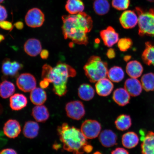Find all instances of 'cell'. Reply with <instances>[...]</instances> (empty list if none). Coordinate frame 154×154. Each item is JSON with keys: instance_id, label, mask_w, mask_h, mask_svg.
<instances>
[{"instance_id": "6da1fadb", "label": "cell", "mask_w": 154, "mask_h": 154, "mask_svg": "<svg viewBox=\"0 0 154 154\" xmlns=\"http://www.w3.org/2000/svg\"><path fill=\"white\" fill-rule=\"evenodd\" d=\"M63 33L65 39H69L79 45L88 43L87 35L93 27L91 17L84 12L63 15Z\"/></svg>"}, {"instance_id": "7a4b0ae2", "label": "cell", "mask_w": 154, "mask_h": 154, "mask_svg": "<svg viewBox=\"0 0 154 154\" xmlns=\"http://www.w3.org/2000/svg\"><path fill=\"white\" fill-rule=\"evenodd\" d=\"M76 75L75 70L66 63H57L54 67L45 64L43 65L42 79L47 78L53 85V91L60 97L64 96L67 91V84L68 79Z\"/></svg>"}, {"instance_id": "3957f363", "label": "cell", "mask_w": 154, "mask_h": 154, "mask_svg": "<svg viewBox=\"0 0 154 154\" xmlns=\"http://www.w3.org/2000/svg\"><path fill=\"white\" fill-rule=\"evenodd\" d=\"M57 132L63 149L73 154L84 153V146L88 142L80 130L64 123L57 127Z\"/></svg>"}, {"instance_id": "277c9868", "label": "cell", "mask_w": 154, "mask_h": 154, "mask_svg": "<svg viewBox=\"0 0 154 154\" xmlns=\"http://www.w3.org/2000/svg\"><path fill=\"white\" fill-rule=\"evenodd\" d=\"M84 69L86 76L92 83L106 78L108 72L107 63L97 56H92L89 58Z\"/></svg>"}, {"instance_id": "5b68a950", "label": "cell", "mask_w": 154, "mask_h": 154, "mask_svg": "<svg viewBox=\"0 0 154 154\" xmlns=\"http://www.w3.org/2000/svg\"><path fill=\"white\" fill-rule=\"evenodd\" d=\"M138 15V34L141 36H154V8L149 11L136 8Z\"/></svg>"}, {"instance_id": "8992f818", "label": "cell", "mask_w": 154, "mask_h": 154, "mask_svg": "<svg viewBox=\"0 0 154 154\" xmlns=\"http://www.w3.org/2000/svg\"><path fill=\"white\" fill-rule=\"evenodd\" d=\"M101 126L97 121L87 120L84 121L81 127V131L87 139H94L100 133Z\"/></svg>"}, {"instance_id": "52a82bcc", "label": "cell", "mask_w": 154, "mask_h": 154, "mask_svg": "<svg viewBox=\"0 0 154 154\" xmlns=\"http://www.w3.org/2000/svg\"><path fill=\"white\" fill-rule=\"evenodd\" d=\"M65 109L67 116L72 120H81L85 115L84 104L80 101L69 102L65 106Z\"/></svg>"}, {"instance_id": "ba28073f", "label": "cell", "mask_w": 154, "mask_h": 154, "mask_svg": "<svg viewBox=\"0 0 154 154\" xmlns=\"http://www.w3.org/2000/svg\"><path fill=\"white\" fill-rule=\"evenodd\" d=\"M25 22L30 27H40L45 21V15L41 10L33 8L29 10L25 17Z\"/></svg>"}, {"instance_id": "9c48e42d", "label": "cell", "mask_w": 154, "mask_h": 154, "mask_svg": "<svg viewBox=\"0 0 154 154\" xmlns=\"http://www.w3.org/2000/svg\"><path fill=\"white\" fill-rule=\"evenodd\" d=\"M16 84L19 89L25 92H31L36 88L35 77L29 73L21 74L17 79Z\"/></svg>"}, {"instance_id": "30bf717a", "label": "cell", "mask_w": 154, "mask_h": 154, "mask_svg": "<svg viewBox=\"0 0 154 154\" xmlns=\"http://www.w3.org/2000/svg\"><path fill=\"white\" fill-rule=\"evenodd\" d=\"M23 67V65L17 61L6 59L2 65V72L5 76L15 77L18 74L19 71Z\"/></svg>"}, {"instance_id": "8fae6325", "label": "cell", "mask_w": 154, "mask_h": 154, "mask_svg": "<svg viewBox=\"0 0 154 154\" xmlns=\"http://www.w3.org/2000/svg\"><path fill=\"white\" fill-rule=\"evenodd\" d=\"M140 133L142 141V154H154V133L149 131L145 134L142 131Z\"/></svg>"}, {"instance_id": "7c38bea8", "label": "cell", "mask_w": 154, "mask_h": 154, "mask_svg": "<svg viewBox=\"0 0 154 154\" xmlns=\"http://www.w3.org/2000/svg\"><path fill=\"white\" fill-rule=\"evenodd\" d=\"M100 36L104 44L108 47H112L114 44L118 43L119 40V34L116 32L115 29L111 26L101 31Z\"/></svg>"}, {"instance_id": "4fadbf2b", "label": "cell", "mask_w": 154, "mask_h": 154, "mask_svg": "<svg viewBox=\"0 0 154 154\" xmlns=\"http://www.w3.org/2000/svg\"><path fill=\"white\" fill-rule=\"evenodd\" d=\"M3 130L4 133L8 137L15 138L18 137L20 133V125L18 121L10 119L5 123Z\"/></svg>"}, {"instance_id": "5bb4252c", "label": "cell", "mask_w": 154, "mask_h": 154, "mask_svg": "<svg viewBox=\"0 0 154 154\" xmlns=\"http://www.w3.org/2000/svg\"><path fill=\"white\" fill-rule=\"evenodd\" d=\"M120 22L121 26L124 28L132 29L138 23V17L134 11H126L121 14Z\"/></svg>"}, {"instance_id": "9a60e30c", "label": "cell", "mask_w": 154, "mask_h": 154, "mask_svg": "<svg viewBox=\"0 0 154 154\" xmlns=\"http://www.w3.org/2000/svg\"><path fill=\"white\" fill-rule=\"evenodd\" d=\"M114 88L111 81L106 78L101 79L96 82L95 88L97 93L100 96L106 97L110 95Z\"/></svg>"}, {"instance_id": "2e32d148", "label": "cell", "mask_w": 154, "mask_h": 154, "mask_svg": "<svg viewBox=\"0 0 154 154\" xmlns=\"http://www.w3.org/2000/svg\"><path fill=\"white\" fill-rule=\"evenodd\" d=\"M99 140L102 146L105 147H110L116 145L117 136L112 131L105 130L100 134Z\"/></svg>"}, {"instance_id": "e0dca14e", "label": "cell", "mask_w": 154, "mask_h": 154, "mask_svg": "<svg viewBox=\"0 0 154 154\" xmlns=\"http://www.w3.org/2000/svg\"><path fill=\"white\" fill-rule=\"evenodd\" d=\"M24 48L25 52L32 57L36 56L42 51L41 43L39 40L35 38L27 40L24 44Z\"/></svg>"}, {"instance_id": "ac0fdd59", "label": "cell", "mask_w": 154, "mask_h": 154, "mask_svg": "<svg viewBox=\"0 0 154 154\" xmlns=\"http://www.w3.org/2000/svg\"><path fill=\"white\" fill-rule=\"evenodd\" d=\"M124 87L130 95L133 97L139 96L142 90L141 83L136 78L128 79L125 82Z\"/></svg>"}, {"instance_id": "d6986e66", "label": "cell", "mask_w": 154, "mask_h": 154, "mask_svg": "<svg viewBox=\"0 0 154 154\" xmlns=\"http://www.w3.org/2000/svg\"><path fill=\"white\" fill-rule=\"evenodd\" d=\"M10 106L14 111H19L26 107L28 100L26 96L22 94H15L10 99Z\"/></svg>"}, {"instance_id": "ffe728a7", "label": "cell", "mask_w": 154, "mask_h": 154, "mask_svg": "<svg viewBox=\"0 0 154 154\" xmlns=\"http://www.w3.org/2000/svg\"><path fill=\"white\" fill-rule=\"evenodd\" d=\"M112 98L117 105L124 106L130 103V95L125 88H118L113 92Z\"/></svg>"}, {"instance_id": "44dd1931", "label": "cell", "mask_w": 154, "mask_h": 154, "mask_svg": "<svg viewBox=\"0 0 154 154\" xmlns=\"http://www.w3.org/2000/svg\"><path fill=\"white\" fill-rule=\"evenodd\" d=\"M32 115L37 122H45L49 119L50 113L45 106L37 105L33 107L32 110Z\"/></svg>"}, {"instance_id": "7402d4cb", "label": "cell", "mask_w": 154, "mask_h": 154, "mask_svg": "<svg viewBox=\"0 0 154 154\" xmlns=\"http://www.w3.org/2000/svg\"><path fill=\"white\" fill-rule=\"evenodd\" d=\"M39 128V125L37 122L34 121H28L24 125L23 134L25 137L33 139L38 136Z\"/></svg>"}, {"instance_id": "603a6c76", "label": "cell", "mask_w": 154, "mask_h": 154, "mask_svg": "<svg viewBox=\"0 0 154 154\" xmlns=\"http://www.w3.org/2000/svg\"><path fill=\"white\" fill-rule=\"evenodd\" d=\"M46 92L41 88H35L31 91L30 99L34 105H43L47 100Z\"/></svg>"}, {"instance_id": "cb8c5ba5", "label": "cell", "mask_w": 154, "mask_h": 154, "mask_svg": "<svg viewBox=\"0 0 154 154\" xmlns=\"http://www.w3.org/2000/svg\"><path fill=\"white\" fill-rule=\"evenodd\" d=\"M143 67L138 61L134 60L128 63L126 67L127 74L131 78H137L141 75Z\"/></svg>"}, {"instance_id": "d4e9b609", "label": "cell", "mask_w": 154, "mask_h": 154, "mask_svg": "<svg viewBox=\"0 0 154 154\" xmlns=\"http://www.w3.org/2000/svg\"><path fill=\"white\" fill-rule=\"evenodd\" d=\"M122 143L123 146L128 149H132L136 147L139 143V138L135 133L128 132L122 136Z\"/></svg>"}, {"instance_id": "484cf974", "label": "cell", "mask_w": 154, "mask_h": 154, "mask_svg": "<svg viewBox=\"0 0 154 154\" xmlns=\"http://www.w3.org/2000/svg\"><path fill=\"white\" fill-rule=\"evenodd\" d=\"M95 94V90L89 84H83L78 88V96L83 100H91L94 98Z\"/></svg>"}, {"instance_id": "4316f807", "label": "cell", "mask_w": 154, "mask_h": 154, "mask_svg": "<svg viewBox=\"0 0 154 154\" xmlns=\"http://www.w3.org/2000/svg\"><path fill=\"white\" fill-rule=\"evenodd\" d=\"M65 8L69 14H75L84 11V5L81 0H67Z\"/></svg>"}, {"instance_id": "83f0119b", "label": "cell", "mask_w": 154, "mask_h": 154, "mask_svg": "<svg viewBox=\"0 0 154 154\" xmlns=\"http://www.w3.org/2000/svg\"><path fill=\"white\" fill-rule=\"evenodd\" d=\"M142 58L146 64L154 66V45L151 42H148L145 43V49L142 53Z\"/></svg>"}, {"instance_id": "f1b7e54d", "label": "cell", "mask_w": 154, "mask_h": 154, "mask_svg": "<svg viewBox=\"0 0 154 154\" xmlns=\"http://www.w3.org/2000/svg\"><path fill=\"white\" fill-rule=\"evenodd\" d=\"M117 130L125 131L128 129L132 126V119L129 115L122 114L117 117L115 122Z\"/></svg>"}, {"instance_id": "f546056e", "label": "cell", "mask_w": 154, "mask_h": 154, "mask_svg": "<svg viewBox=\"0 0 154 154\" xmlns=\"http://www.w3.org/2000/svg\"><path fill=\"white\" fill-rule=\"evenodd\" d=\"M15 90L14 84L7 80H4L0 84V96L7 99L14 94Z\"/></svg>"}, {"instance_id": "4dcf8cb0", "label": "cell", "mask_w": 154, "mask_h": 154, "mask_svg": "<svg viewBox=\"0 0 154 154\" xmlns=\"http://www.w3.org/2000/svg\"><path fill=\"white\" fill-rule=\"evenodd\" d=\"M124 71L121 67L113 66L108 72L107 76L111 81L115 82H119L121 81L124 78Z\"/></svg>"}, {"instance_id": "1f68e13d", "label": "cell", "mask_w": 154, "mask_h": 154, "mask_svg": "<svg viewBox=\"0 0 154 154\" xmlns=\"http://www.w3.org/2000/svg\"><path fill=\"white\" fill-rule=\"evenodd\" d=\"M110 5L107 0H96L94 4V8L96 14L103 15L109 12Z\"/></svg>"}, {"instance_id": "d6a6232c", "label": "cell", "mask_w": 154, "mask_h": 154, "mask_svg": "<svg viewBox=\"0 0 154 154\" xmlns=\"http://www.w3.org/2000/svg\"><path fill=\"white\" fill-rule=\"evenodd\" d=\"M142 88L146 91L149 92L154 90V74L150 72L144 74L141 79Z\"/></svg>"}, {"instance_id": "836d02e7", "label": "cell", "mask_w": 154, "mask_h": 154, "mask_svg": "<svg viewBox=\"0 0 154 154\" xmlns=\"http://www.w3.org/2000/svg\"><path fill=\"white\" fill-rule=\"evenodd\" d=\"M133 42L131 39L129 38H121L118 42V47L120 51H126L129 49L132 45Z\"/></svg>"}, {"instance_id": "e575fe53", "label": "cell", "mask_w": 154, "mask_h": 154, "mask_svg": "<svg viewBox=\"0 0 154 154\" xmlns=\"http://www.w3.org/2000/svg\"><path fill=\"white\" fill-rule=\"evenodd\" d=\"M130 4V0H112V6L118 10L128 9Z\"/></svg>"}, {"instance_id": "d590c367", "label": "cell", "mask_w": 154, "mask_h": 154, "mask_svg": "<svg viewBox=\"0 0 154 154\" xmlns=\"http://www.w3.org/2000/svg\"><path fill=\"white\" fill-rule=\"evenodd\" d=\"M0 28L11 31L13 28V26L12 23L5 20L0 22Z\"/></svg>"}, {"instance_id": "8d00e7d4", "label": "cell", "mask_w": 154, "mask_h": 154, "mask_svg": "<svg viewBox=\"0 0 154 154\" xmlns=\"http://www.w3.org/2000/svg\"><path fill=\"white\" fill-rule=\"evenodd\" d=\"M7 17L6 9L4 7L0 5V22L5 20L7 18Z\"/></svg>"}, {"instance_id": "74e56055", "label": "cell", "mask_w": 154, "mask_h": 154, "mask_svg": "<svg viewBox=\"0 0 154 154\" xmlns=\"http://www.w3.org/2000/svg\"><path fill=\"white\" fill-rule=\"evenodd\" d=\"M111 154H129L127 150L121 147L117 148L111 152Z\"/></svg>"}, {"instance_id": "f35d334b", "label": "cell", "mask_w": 154, "mask_h": 154, "mask_svg": "<svg viewBox=\"0 0 154 154\" xmlns=\"http://www.w3.org/2000/svg\"><path fill=\"white\" fill-rule=\"evenodd\" d=\"M50 83L49 80L47 78H44L40 83V86L41 88L44 89L48 87Z\"/></svg>"}, {"instance_id": "ab89813d", "label": "cell", "mask_w": 154, "mask_h": 154, "mask_svg": "<svg viewBox=\"0 0 154 154\" xmlns=\"http://www.w3.org/2000/svg\"><path fill=\"white\" fill-rule=\"evenodd\" d=\"M0 154H18L17 152L12 149H4L0 152Z\"/></svg>"}, {"instance_id": "60d3db41", "label": "cell", "mask_w": 154, "mask_h": 154, "mask_svg": "<svg viewBox=\"0 0 154 154\" xmlns=\"http://www.w3.org/2000/svg\"><path fill=\"white\" fill-rule=\"evenodd\" d=\"M106 55L109 58V59L113 58L115 57L116 55L114 50L112 49V48H110V49L108 50Z\"/></svg>"}, {"instance_id": "b9f144b4", "label": "cell", "mask_w": 154, "mask_h": 154, "mask_svg": "<svg viewBox=\"0 0 154 154\" xmlns=\"http://www.w3.org/2000/svg\"><path fill=\"white\" fill-rule=\"evenodd\" d=\"M40 56L42 59H47L49 56V51L46 49L42 50L40 53Z\"/></svg>"}, {"instance_id": "7bdbcfd3", "label": "cell", "mask_w": 154, "mask_h": 154, "mask_svg": "<svg viewBox=\"0 0 154 154\" xmlns=\"http://www.w3.org/2000/svg\"><path fill=\"white\" fill-rule=\"evenodd\" d=\"M93 147L90 143H88L84 146V152L90 153L93 150Z\"/></svg>"}, {"instance_id": "ee69618b", "label": "cell", "mask_w": 154, "mask_h": 154, "mask_svg": "<svg viewBox=\"0 0 154 154\" xmlns=\"http://www.w3.org/2000/svg\"><path fill=\"white\" fill-rule=\"evenodd\" d=\"M14 26L17 29L19 30L22 29L24 27V24L21 22H18L15 23Z\"/></svg>"}, {"instance_id": "f6af8a7d", "label": "cell", "mask_w": 154, "mask_h": 154, "mask_svg": "<svg viewBox=\"0 0 154 154\" xmlns=\"http://www.w3.org/2000/svg\"><path fill=\"white\" fill-rule=\"evenodd\" d=\"M60 147V144L57 143L54 144L53 146V149L57 150Z\"/></svg>"}, {"instance_id": "bcb514c9", "label": "cell", "mask_w": 154, "mask_h": 154, "mask_svg": "<svg viewBox=\"0 0 154 154\" xmlns=\"http://www.w3.org/2000/svg\"><path fill=\"white\" fill-rule=\"evenodd\" d=\"M5 39V37L3 35L0 34V43Z\"/></svg>"}, {"instance_id": "7dc6e473", "label": "cell", "mask_w": 154, "mask_h": 154, "mask_svg": "<svg viewBox=\"0 0 154 154\" xmlns=\"http://www.w3.org/2000/svg\"><path fill=\"white\" fill-rule=\"evenodd\" d=\"M3 112V107L1 103H0V115L2 114Z\"/></svg>"}, {"instance_id": "c3c4849f", "label": "cell", "mask_w": 154, "mask_h": 154, "mask_svg": "<svg viewBox=\"0 0 154 154\" xmlns=\"http://www.w3.org/2000/svg\"><path fill=\"white\" fill-rule=\"evenodd\" d=\"M93 154H103L100 152L99 151H96L94 152Z\"/></svg>"}, {"instance_id": "681fc988", "label": "cell", "mask_w": 154, "mask_h": 154, "mask_svg": "<svg viewBox=\"0 0 154 154\" xmlns=\"http://www.w3.org/2000/svg\"><path fill=\"white\" fill-rule=\"evenodd\" d=\"M4 1V0H0V4L2 3Z\"/></svg>"}, {"instance_id": "f907efd6", "label": "cell", "mask_w": 154, "mask_h": 154, "mask_svg": "<svg viewBox=\"0 0 154 154\" xmlns=\"http://www.w3.org/2000/svg\"><path fill=\"white\" fill-rule=\"evenodd\" d=\"M147 1L150 2H154V0H147Z\"/></svg>"}]
</instances>
